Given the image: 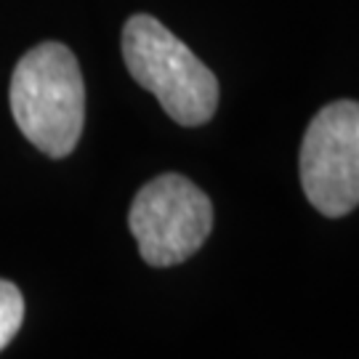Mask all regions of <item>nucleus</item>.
Listing matches in <instances>:
<instances>
[{
    "label": "nucleus",
    "instance_id": "nucleus-4",
    "mask_svg": "<svg viewBox=\"0 0 359 359\" xmlns=\"http://www.w3.org/2000/svg\"><path fill=\"white\" fill-rule=\"evenodd\" d=\"M301 187L327 218L359 205V102H333L309 123L301 142Z\"/></svg>",
    "mask_w": 359,
    "mask_h": 359
},
{
    "label": "nucleus",
    "instance_id": "nucleus-2",
    "mask_svg": "<svg viewBox=\"0 0 359 359\" xmlns=\"http://www.w3.org/2000/svg\"><path fill=\"white\" fill-rule=\"evenodd\" d=\"M123 59L130 77L154 93L168 117L179 126L194 128L216 115V75L154 16L136 13L126 22Z\"/></svg>",
    "mask_w": 359,
    "mask_h": 359
},
{
    "label": "nucleus",
    "instance_id": "nucleus-1",
    "mask_svg": "<svg viewBox=\"0 0 359 359\" xmlns=\"http://www.w3.org/2000/svg\"><path fill=\"white\" fill-rule=\"evenodd\" d=\"M8 102L27 142L48 157L72 154L86 123V83L65 43L46 40L19 59Z\"/></svg>",
    "mask_w": 359,
    "mask_h": 359
},
{
    "label": "nucleus",
    "instance_id": "nucleus-3",
    "mask_svg": "<svg viewBox=\"0 0 359 359\" xmlns=\"http://www.w3.org/2000/svg\"><path fill=\"white\" fill-rule=\"evenodd\" d=\"M128 226L149 266H176L208 240L213 229V205L187 176L163 173L133 197Z\"/></svg>",
    "mask_w": 359,
    "mask_h": 359
},
{
    "label": "nucleus",
    "instance_id": "nucleus-5",
    "mask_svg": "<svg viewBox=\"0 0 359 359\" xmlns=\"http://www.w3.org/2000/svg\"><path fill=\"white\" fill-rule=\"evenodd\" d=\"M22 322H25V298L13 283L0 280V351L11 344Z\"/></svg>",
    "mask_w": 359,
    "mask_h": 359
}]
</instances>
